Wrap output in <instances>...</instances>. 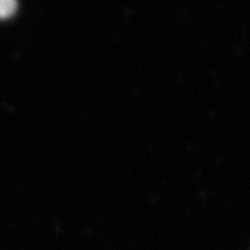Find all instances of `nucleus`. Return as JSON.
<instances>
[{
	"mask_svg": "<svg viewBox=\"0 0 250 250\" xmlns=\"http://www.w3.org/2000/svg\"><path fill=\"white\" fill-rule=\"evenodd\" d=\"M17 9L16 0H0V18H7Z\"/></svg>",
	"mask_w": 250,
	"mask_h": 250,
	"instance_id": "1",
	"label": "nucleus"
}]
</instances>
